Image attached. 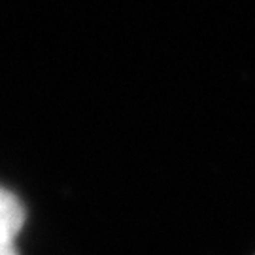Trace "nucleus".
Wrapping results in <instances>:
<instances>
[{
  "label": "nucleus",
  "mask_w": 255,
  "mask_h": 255,
  "mask_svg": "<svg viewBox=\"0 0 255 255\" xmlns=\"http://www.w3.org/2000/svg\"><path fill=\"white\" fill-rule=\"evenodd\" d=\"M25 223V210L15 195L0 187V238L15 240Z\"/></svg>",
  "instance_id": "obj_1"
},
{
  "label": "nucleus",
  "mask_w": 255,
  "mask_h": 255,
  "mask_svg": "<svg viewBox=\"0 0 255 255\" xmlns=\"http://www.w3.org/2000/svg\"><path fill=\"white\" fill-rule=\"evenodd\" d=\"M0 255H17L13 240H4L0 238Z\"/></svg>",
  "instance_id": "obj_2"
}]
</instances>
